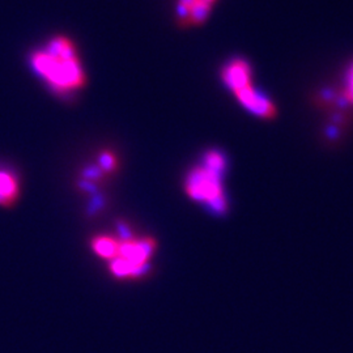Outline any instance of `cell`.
Wrapping results in <instances>:
<instances>
[{
    "instance_id": "obj_5",
    "label": "cell",
    "mask_w": 353,
    "mask_h": 353,
    "mask_svg": "<svg viewBox=\"0 0 353 353\" xmlns=\"http://www.w3.org/2000/svg\"><path fill=\"white\" fill-rule=\"evenodd\" d=\"M221 79L230 90L237 92L252 85V68L245 59H233L224 65L221 71Z\"/></svg>"
},
{
    "instance_id": "obj_11",
    "label": "cell",
    "mask_w": 353,
    "mask_h": 353,
    "mask_svg": "<svg viewBox=\"0 0 353 353\" xmlns=\"http://www.w3.org/2000/svg\"><path fill=\"white\" fill-rule=\"evenodd\" d=\"M100 166L108 173L114 172L117 169L118 160H117V156L114 154L113 152L106 151L101 153V156H100Z\"/></svg>"
},
{
    "instance_id": "obj_4",
    "label": "cell",
    "mask_w": 353,
    "mask_h": 353,
    "mask_svg": "<svg viewBox=\"0 0 353 353\" xmlns=\"http://www.w3.org/2000/svg\"><path fill=\"white\" fill-rule=\"evenodd\" d=\"M234 96L241 105L255 117L268 119V121L276 118V114H278L276 105L252 85L234 92Z\"/></svg>"
},
{
    "instance_id": "obj_1",
    "label": "cell",
    "mask_w": 353,
    "mask_h": 353,
    "mask_svg": "<svg viewBox=\"0 0 353 353\" xmlns=\"http://www.w3.org/2000/svg\"><path fill=\"white\" fill-rule=\"evenodd\" d=\"M32 64L38 75L57 93L67 94L85 87L87 76L75 43L70 38L58 36L50 39L45 50L33 54Z\"/></svg>"
},
{
    "instance_id": "obj_9",
    "label": "cell",
    "mask_w": 353,
    "mask_h": 353,
    "mask_svg": "<svg viewBox=\"0 0 353 353\" xmlns=\"http://www.w3.org/2000/svg\"><path fill=\"white\" fill-rule=\"evenodd\" d=\"M203 161H204V166L214 170L219 174H223L224 170H225V157L221 152L219 151H210L207 152L203 157Z\"/></svg>"
},
{
    "instance_id": "obj_12",
    "label": "cell",
    "mask_w": 353,
    "mask_h": 353,
    "mask_svg": "<svg viewBox=\"0 0 353 353\" xmlns=\"http://www.w3.org/2000/svg\"><path fill=\"white\" fill-rule=\"evenodd\" d=\"M204 1H207V3H210V4H212V3H214V0H204Z\"/></svg>"
},
{
    "instance_id": "obj_2",
    "label": "cell",
    "mask_w": 353,
    "mask_h": 353,
    "mask_svg": "<svg viewBox=\"0 0 353 353\" xmlns=\"http://www.w3.org/2000/svg\"><path fill=\"white\" fill-rule=\"evenodd\" d=\"M185 191L192 201L210 205L216 214H225L228 203L223 189V174L204 165L196 166L186 176Z\"/></svg>"
},
{
    "instance_id": "obj_8",
    "label": "cell",
    "mask_w": 353,
    "mask_h": 353,
    "mask_svg": "<svg viewBox=\"0 0 353 353\" xmlns=\"http://www.w3.org/2000/svg\"><path fill=\"white\" fill-rule=\"evenodd\" d=\"M211 7H212V4H210L204 0H195L194 4L190 7L191 26H202L210 16Z\"/></svg>"
},
{
    "instance_id": "obj_3",
    "label": "cell",
    "mask_w": 353,
    "mask_h": 353,
    "mask_svg": "<svg viewBox=\"0 0 353 353\" xmlns=\"http://www.w3.org/2000/svg\"><path fill=\"white\" fill-rule=\"evenodd\" d=\"M156 248L157 242L151 237L121 241L118 256L110 262L112 274L118 279L139 278L148 268Z\"/></svg>"
},
{
    "instance_id": "obj_7",
    "label": "cell",
    "mask_w": 353,
    "mask_h": 353,
    "mask_svg": "<svg viewBox=\"0 0 353 353\" xmlns=\"http://www.w3.org/2000/svg\"><path fill=\"white\" fill-rule=\"evenodd\" d=\"M90 246H92L93 252H96L99 256H101L103 259L113 261L118 256L121 241L110 237V236H97L93 239Z\"/></svg>"
},
{
    "instance_id": "obj_10",
    "label": "cell",
    "mask_w": 353,
    "mask_h": 353,
    "mask_svg": "<svg viewBox=\"0 0 353 353\" xmlns=\"http://www.w3.org/2000/svg\"><path fill=\"white\" fill-rule=\"evenodd\" d=\"M341 97H343V100L353 105V62H351L345 71L344 84L341 89Z\"/></svg>"
},
{
    "instance_id": "obj_6",
    "label": "cell",
    "mask_w": 353,
    "mask_h": 353,
    "mask_svg": "<svg viewBox=\"0 0 353 353\" xmlns=\"http://www.w3.org/2000/svg\"><path fill=\"white\" fill-rule=\"evenodd\" d=\"M21 194L20 179L12 170L0 168V205L11 207L19 201Z\"/></svg>"
}]
</instances>
